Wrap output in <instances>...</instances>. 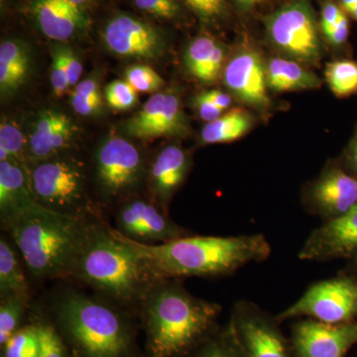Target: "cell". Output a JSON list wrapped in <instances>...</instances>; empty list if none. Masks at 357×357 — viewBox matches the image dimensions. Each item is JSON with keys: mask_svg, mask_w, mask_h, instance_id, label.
Segmentation results:
<instances>
[{"mask_svg": "<svg viewBox=\"0 0 357 357\" xmlns=\"http://www.w3.org/2000/svg\"><path fill=\"white\" fill-rule=\"evenodd\" d=\"M202 20L211 22L225 13V0H183Z\"/></svg>", "mask_w": 357, "mask_h": 357, "instance_id": "obj_38", "label": "cell"}, {"mask_svg": "<svg viewBox=\"0 0 357 357\" xmlns=\"http://www.w3.org/2000/svg\"><path fill=\"white\" fill-rule=\"evenodd\" d=\"M27 143V137L15 122L2 119L0 124V161L16 160L26 163Z\"/></svg>", "mask_w": 357, "mask_h": 357, "instance_id": "obj_30", "label": "cell"}, {"mask_svg": "<svg viewBox=\"0 0 357 357\" xmlns=\"http://www.w3.org/2000/svg\"><path fill=\"white\" fill-rule=\"evenodd\" d=\"M105 98L110 107L116 110L132 109L137 103L138 96L136 89L128 82H112L105 89Z\"/></svg>", "mask_w": 357, "mask_h": 357, "instance_id": "obj_34", "label": "cell"}, {"mask_svg": "<svg viewBox=\"0 0 357 357\" xmlns=\"http://www.w3.org/2000/svg\"><path fill=\"white\" fill-rule=\"evenodd\" d=\"M223 82L241 102L258 109H265L270 103L266 65L255 50L238 52L230 59L223 69Z\"/></svg>", "mask_w": 357, "mask_h": 357, "instance_id": "obj_18", "label": "cell"}, {"mask_svg": "<svg viewBox=\"0 0 357 357\" xmlns=\"http://www.w3.org/2000/svg\"><path fill=\"white\" fill-rule=\"evenodd\" d=\"M72 278L130 314L140 312L147 293L161 280L146 260L102 218L89 225Z\"/></svg>", "mask_w": 357, "mask_h": 357, "instance_id": "obj_1", "label": "cell"}, {"mask_svg": "<svg viewBox=\"0 0 357 357\" xmlns=\"http://www.w3.org/2000/svg\"><path fill=\"white\" fill-rule=\"evenodd\" d=\"M31 11L39 29L54 41L75 38L89 26L83 7L70 0H31Z\"/></svg>", "mask_w": 357, "mask_h": 357, "instance_id": "obj_21", "label": "cell"}, {"mask_svg": "<svg viewBox=\"0 0 357 357\" xmlns=\"http://www.w3.org/2000/svg\"><path fill=\"white\" fill-rule=\"evenodd\" d=\"M20 253L11 239L0 237V297L30 294Z\"/></svg>", "mask_w": 357, "mask_h": 357, "instance_id": "obj_25", "label": "cell"}, {"mask_svg": "<svg viewBox=\"0 0 357 357\" xmlns=\"http://www.w3.org/2000/svg\"><path fill=\"white\" fill-rule=\"evenodd\" d=\"M124 132L135 139L184 137L190 126L177 93L158 91L124 123Z\"/></svg>", "mask_w": 357, "mask_h": 357, "instance_id": "obj_13", "label": "cell"}, {"mask_svg": "<svg viewBox=\"0 0 357 357\" xmlns=\"http://www.w3.org/2000/svg\"><path fill=\"white\" fill-rule=\"evenodd\" d=\"M357 251V206L344 217L312 230L298 253L303 261L328 262L351 258Z\"/></svg>", "mask_w": 357, "mask_h": 357, "instance_id": "obj_16", "label": "cell"}, {"mask_svg": "<svg viewBox=\"0 0 357 357\" xmlns=\"http://www.w3.org/2000/svg\"><path fill=\"white\" fill-rule=\"evenodd\" d=\"M32 68L29 46L20 40H4L0 45V93L9 98L27 82Z\"/></svg>", "mask_w": 357, "mask_h": 357, "instance_id": "obj_22", "label": "cell"}, {"mask_svg": "<svg viewBox=\"0 0 357 357\" xmlns=\"http://www.w3.org/2000/svg\"><path fill=\"white\" fill-rule=\"evenodd\" d=\"M344 14L342 9L335 2L332 0H326L323 7H321V23L323 31L326 32V30L331 29L333 26L337 24V21L340 20Z\"/></svg>", "mask_w": 357, "mask_h": 357, "instance_id": "obj_42", "label": "cell"}, {"mask_svg": "<svg viewBox=\"0 0 357 357\" xmlns=\"http://www.w3.org/2000/svg\"><path fill=\"white\" fill-rule=\"evenodd\" d=\"M70 1H72L73 3L76 4V6L83 7L84 8V4H86V2H89V0H70Z\"/></svg>", "mask_w": 357, "mask_h": 357, "instance_id": "obj_48", "label": "cell"}, {"mask_svg": "<svg viewBox=\"0 0 357 357\" xmlns=\"http://www.w3.org/2000/svg\"><path fill=\"white\" fill-rule=\"evenodd\" d=\"M59 48L62 54L63 62H64L70 86H77L79 83L82 74H83V65H82L81 60L69 46L59 45Z\"/></svg>", "mask_w": 357, "mask_h": 357, "instance_id": "obj_39", "label": "cell"}, {"mask_svg": "<svg viewBox=\"0 0 357 357\" xmlns=\"http://www.w3.org/2000/svg\"><path fill=\"white\" fill-rule=\"evenodd\" d=\"M307 213L324 222L344 217L357 206V178L340 163H330L305 190Z\"/></svg>", "mask_w": 357, "mask_h": 357, "instance_id": "obj_12", "label": "cell"}, {"mask_svg": "<svg viewBox=\"0 0 357 357\" xmlns=\"http://www.w3.org/2000/svg\"><path fill=\"white\" fill-rule=\"evenodd\" d=\"M340 163L347 172L357 178V126Z\"/></svg>", "mask_w": 357, "mask_h": 357, "instance_id": "obj_43", "label": "cell"}, {"mask_svg": "<svg viewBox=\"0 0 357 357\" xmlns=\"http://www.w3.org/2000/svg\"><path fill=\"white\" fill-rule=\"evenodd\" d=\"M222 307L192 295L183 279H161L140 307L147 357H188L218 332Z\"/></svg>", "mask_w": 357, "mask_h": 357, "instance_id": "obj_2", "label": "cell"}, {"mask_svg": "<svg viewBox=\"0 0 357 357\" xmlns=\"http://www.w3.org/2000/svg\"><path fill=\"white\" fill-rule=\"evenodd\" d=\"M191 165V157L178 145L160 150L147 170L149 198L168 211L169 204L184 184Z\"/></svg>", "mask_w": 357, "mask_h": 357, "instance_id": "obj_19", "label": "cell"}, {"mask_svg": "<svg viewBox=\"0 0 357 357\" xmlns=\"http://www.w3.org/2000/svg\"><path fill=\"white\" fill-rule=\"evenodd\" d=\"M53 312L59 331L77 357L132 356L130 312L75 289L56 298Z\"/></svg>", "mask_w": 357, "mask_h": 357, "instance_id": "obj_5", "label": "cell"}, {"mask_svg": "<svg viewBox=\"0 0 357 357\" xmlns=\"http://www.w3.org/2000/svg\"><path fill=\"white\" fill-rule=\"evenodd\" d=\"M126 81L139 93H158L164 81L158 73L147 65H133L126 72Z\"/></svg>", "mask_w": 357, "mask_h": 357, "instance_id": "obj_33", "label": "cell"}, {"mask_svg": "<svg viewBox=\"0 0 357 357\" xmlns=\"http://www.w3.org/2000/svg\"><path fill=\"white\" fill-rule=\"evenodd\" d=\"M51 84L54 93L57 96L64 95L66 91L70 88L69 79L59 45L54 47L52 50Z\"/></svg>", "mask_w": 357, "mask_h": 357, "instance_id": "obj_37", "label": "cell"}, {"mask_svg": "<svg viewBox=\"0 0 357 357\" xmlns=\"http://www.w3.org/2000/svg\"><path fill=\"white\" fill-rule=\"evenodd\" d=\"M326 79L338 98L354 95L357 91V63L349 60L330 63L326 68Z\"/></svg>", "mask_w": 357, "mask_h": 357, "instance_id": "obj_28", "label": "cell"}, {"mask_svg": "<svg viewBox=\"0 0 357 357\" xmlns=\"http://www.w3.org/2000/svg\"><path fill=\"white\" fill-rule=\"evenodd\" d=\"M266 82L268 89L277 93L318 89L321 84L314 73L295 61L282 58H273L268 62Z\"/></svg>", "mask_w": 357, "mask_h": 357, "instance_id": "obj_24", "label": "cell"}, {"mask_svg": "<svg viewBox=\"0 0 357 357\" xmlns=\"http://www.w3.org/2000/svg\"><path fill=\"white\" fill-rule=\"evenodd\" d=\"M27 166L33 192L42 208L68 217L102 218L89 197V174L83 160L65 153Z\"/></svg>", "mask_w": 357, "mask_h": 357, "instance_id": "obj_6", "label": "cell"}, {"mask_svg": "<svg viewBox=\"0 0 357 357\" xmlns=\"http://www.w3.org/2000/svg\"><path fill=\"white\" fill-rule=\"evenodd\" d=\"M191 357H246L239 347L231 328L229 326L227 330L222 335L215 333L204 344L198 347Z\"/></svg>", "mask_w": 357, "mask_h": 357, "instance_id": "obj_31", "label": "cell"}, {"mask_svg": "<svg viewBox=\"0 0 357 357\" xmlns=\"http://www.w3.org/2000/svg\"><path fill=\"white\" fill-rule=\"evenodd\" d=\"M204 95L211 100V102L215 103L218 109H222V112L229 109L231 105V98L227 93H223L220 91H204Z\"/></svg>", "mask_w": 357, "mask_h": 357, "instance_id": "obj_44", "label": "cell"}, {"mask_svg": "<svg viewBox=\"0 0 357 357\" xmlns=\"http://www.w3.org/2000/svg\"><path fill=\"white\" fill-rule=\"evenodd\" d=\"M27 164L0 161V222L2 229L38 206Z\"/></svg>", "mask_w": 357, "mask_h": 357, "instance_id": "obj_20", "label": "cell"}, {"mask_svg": "<svg viewBox=\"0 0 357 357\" xmlns=\"http://www.w3.org/2000/svg\"><path fill=\"white\" fill-rule=\"evenodd\" d=\"M347 266L344 269V271L354 275L357 278V251L351 258L347 260Z\"/></svg>", "mask_w": 357, "mask_h": 357, "instance_id": "obj_45", "label": "cell"}, {"mask_svg": "<svg viewBox=\"0 0 357 357\" xmlns=\"http://www.w3.org/2000/svg\"><path fill=\"white\" fill-rule=\"evenodd\" d=\"M268 38L282 53L305 63L321 57L318 25L307 0H296L265 20Z\"/></svg>", "mask_w": 357, "mask_h": 357, "instance_id": "obj_9", "label": "cell"}, {"mask_svg": "<svg viewBox=\"0 0 357 357\" xmlns=\"http://www.w3.org/2000/svg\"><path fill=\"white\" fill-rule=\"evenodd\" d=\"M279 321L307 318L321 323H351L357 319V278L342 270L337 276L312 284L306 292L276 316Z\"/></svg>", "mask_w": 357, "mask_h": 357, "instance_id": "obj_8", "label": "cell"}, {"mask_svg": "<svg viewBox=\"0 0 357 357\" xmlns=\"http://www.w3.org/2000/svg\"><path fill=\"white\" fill-rule=\"evenodd\" d=\"M252 128V117L243 109H234L220 115L215 121L206 122L201 132L204 144L234 142Z\"/></svg>", "mask_w": 357, "mask_h": 357, "instance_id": "obj_26", "label": "cell"}, {"mask_svg": "<svg viewBox=\"0 0 357 357\" xmlns=\"http://www.w3.org/2000/svg\"><path fill=\"white\" fill-rule=\"evenodd\" d=\"M73 109L82 116H91L100 109L102 105V91L98 82L88 77L75 86L70 95Z\"/></svg>", "mask_w": 357, "mask_h": 357, "instance_id": "obj_29", "label": "cell"}, {"mask_svg": "<svg viewBox=\"0 0 357 357\" xmlns=\"http://www.w3.org/2000/svg\"><path fill=\"white\" fill-rule=\"evenodd\" d=\"M102 38L112 53L136 60H157L164 55L166 47L156 27L126 14L114 16L107 22Z\"/></svg>", "mask_w": 357, "mask_h": 357, "instance_id": "obj_14", "label": "cell"}, {"mask_svg": "<svg viewBox=\"0 0 357 357\" xmlns=\"http://www.w3.org/2000/svg\"><path fill=\"white\" fill-rule=\"evenodd\" d=\"M146 176V162L142 152L126 138L110 136L96 148L93 178L105 204L117 206L137 195Z\"/></svg>", "mask_w": 357, "mask_h": 357, "instance_id": "obj_7", "label": "cell"}, {"mask_svg": "<svg viewBox=\"0 0 357 357\" xmlns=\"http://www.w3.org/2000/svg\"><path fill=\"white\" fill-rule=\"evenodd\" d=\"M38 357H69L67 347L57 328L48 324H38Z\"/></svg>", "mask_w": 357, "mask_h": 357, "instance_id": "obj_35", "label": "cell"}, {"mask_svg": "<svg viewBox=\"0 0 357 357\" xmlns=\"http://www.w3.org/2000/svg\"><path fill=\"white\" fill-rule=\"evenodd\" d=\"M96 220L68 217L38 206L3 230L33 279H70L89 225Z\"/></svg>", "mask_w": 357, "mask_h": 357, "instance_id": "obj_4", "label": "cell"}, {"mask_svg": "<svg viewBox=\"0 0 357 357\" xmlns=\"http://www.w3.org/2000/svg\"><path fill=\"white\" fill-rule=\"evenodd\" d=\"M280 323L252 301L241 300L232 307L229 326L246 357H295Z\"/></svg>", "mask_w": 357, "mask_h": 357, "instance_id": "obj_10", "label": "cell"}, {"mask_svg": "<svg viewBox=\"0 0 357 357\" xmlns=\"http://www.w3.org/2000/svg\"><path fill=\"white\" fill-rule=\"evenodd\" d=\"M3 357H38V324L17 331L2 347Z\"/></svg>", "mask_w": 357, "mask_h": 357, "instance_id": "obj_32", "label": "cell"}, {"mask_svg": "<svg viewBox=\"0 0 357 357\" xmlns=\"http://www.w3.org/2000/svg\"><path fill=\"white\" fill-rule=\"evenodd\" d=\"M195 103H196L199 117L204 121L211 122L215 121L222 114V110L218 109L215 103L204 95V93L197 96Z\"/></svg>", "mask_w": 357, "mask_h": 357, "instance_id": "obj_41", "label": "cell"}, {"mask_svg": "<svg viewBox=\"0 0 357 357\" xmlns=\"http://www.w3.org/2000/svg\"><path fill=\"white\" fill-rule=\"evenodd\" d=\"M252 1L253 3H255V6H256V4L259 3V2L261 1V0H252Z\"/></svg>", "mask_w": 357, "mask_h": 357, "instance_id": "obj_49", "label": "cell"}, {"mask_svg": "<svg viewBox=\"0 0 357 357\" xmlns=\"http://www.w3.org/2000/svg\"><path fill=\"white\" fill-rule=\"evenodd\" d=\"M123 238L160 279L222 278L252 263H261L272 249L264 234L190 236L165 243L143 244Z\"/></svg>", "mask_w": 357, "mask_h": 357, "instance_id": "obj_3", "label": "cell"}, {"mask_svg": "<svg viewBox=\"0 0 357 357\" xmlns=\"http://www.w3.org/2000/svg\"><path fill=\"white\" fill-rule=\"evenodd\" d=\"M291 344L295 357H345L357 344V319L338 325L312 319L297 321Z\"/></svg>", "mask_w": 357, "mask_h": 357, "instance_id": "obj_15", "label": "cell"}, {"mask_svg": "<svg viewBox=\"0 0 357 357\" xmlns=\"http://www.w3.org/2000/svg\"><path fill=\"white\" fill-rule=\"evenodd\" d=\"M225 49L210 36L192 40L185 54V64L192 77L204 84L213 83L225 69Z\"/></svg>", "mask_w": 357, "mask_h": 357, "instance_id": "obj_23", "label": "cell"}, {"mask_svg": "<svg viewBox=\"0 0 357 357\" xmlns=\"http://www.w3.org/2000/svg\"><path fill=\"white\" fill-rule=\"evenodd\" d=\"M324 33L333 46H340V45L344 44L349 35V22L345 14L340 17L337 24Z\"/></svg>", "mask_w": 357, "mask_h": 357, "instance_id": "obj_40", "label": "cell"}, {"mask_svg": "<svg viewBox=\"0 0 357 357\" xmlns=\"http://www.w3.org/2000/svg\"><path fill=\"white\" fill-rule=\"evenodd\" d=\"M30 302V294H13L0 297V345L6 344L20 330L21 319Z\"/></svg>", "mask_w": 357, "mask_h": 357, "instance_id": "obj_27", "label": "cell"}, {"mask_svg": "<svg viewBox=\"0 0 357 357\" xmlns=\"http://www.w3.org/2000/svg\"><path fill=\"white\" fill-rule=\"evenodd\" d=\"M76 132V124L63 112L54 109L40 112L27 137L26 163L69 153Z\"/></svg>", "mask_w": 357, "mask_h": 357, "instance_id": "obj_17", "label": "cell"}, {"mask_svg": "<svg viewBox=\"0 0 357 357\" xmlns=\"http://www.w3.org/2000/svg\"><path fill=\"white\" fill-rule=\"evenodd\" d=\"M340 3H342L344 10L349 11V9L357 4V0H340Z\"/></svg>", "mask_w": 357, "mask_h": 357, "instance_id": "obj_46", "label": "cell"}, {"mask_svg": "<svg viewBox=\"0 0 357 357\" xmlns=\"http://www.w3.org/2000/svg\"><path fill=\"white\" fill-rule=\"evenodd\" d=\"M114 217L115 230L135 243L153 245L192 234L153 199L137 195L117 204Z\"/></svg>", "mask_w": 357, "mask_h": 357, "instance_id": "obj_11", "label": "cell"}, {"mask_svg": "<svg viewBox=\"0 0 357 357\" xmlns=\"http://www.w3.org/2000/svg\"><path fill=\"white\" fill-rule=\"evenodd\" d=\"M347 13L351 14L352 17H354V20H356L357 21V4H356V6L352 7L351 9H349V10L347 11Z\"/></svg>", "mask_w": 357, "mask_h": 357, "instance_id": "obj_47", "label": "cell"}, {"mask_svg": "<svg viewBox=\"0 0 357 357\" xmlns=\"http://www.w3.org/2000/svg\"><path fill=\"white\" fill-rule=\"evenodd\" d=\"M140 10L162 18L174 20L180 14V6L176 0H133Z\"/></svg>", "mask_w": 357, "mask_h": 357, "instance_id": "obj_36", "label": "cell"}]
</instances>
